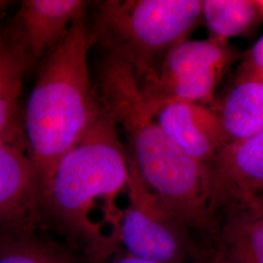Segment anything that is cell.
<instances>
[{
	"label": "cell",
	"instance_id": "cell-1",
	"mask_svg": "<svg viewBox=\"0 0 263 263\" xmlns=\"http://www.w3.org/2000/svg\"><path fill=\"white\" fill-rule=\"evenodd\" d=\"M101 104L121 129L129 161L170 213L205 238L218 233L208 166L179 149L162 129L133 69L106 53L95 84Z\"/></svg>",
	"mask_w": 263,
	"mask_h": 263
},
{
	"label": "cell",
	"instance_id": "cell-20",
	"mask_svg": "<svg viewBox=\"0 0 263 263\" xmlns=\"http://www.w3.org/2000/svg\"><path fill=\"white\" fill-rule=\"evenodd\" d=\"M9 5V2L4 1V0H0V15L4 12V10L6 9V7Z\"/></svg>",
	"mask_w": 263,
	"mask_h": 263
},
{
	"label": "cell",
	"instance_id": "cell-16",
	"mask_svg": "<svg viewBox=\"0 0 263 263\" xmlns=\"http://www.w3.org/2000/svg\"><path fill=\"white\" fill-rule=\"evenodd\" d=\"M235 80L263 83V35L241 57Z\"/></svg>",
	"mask_w": 263,
	"mask_h": 263
},
{
	"label": "cell",
	"instance_id": "cell-12",
	"mask_svg": "<svg viewBox=\"0 0 263 263\" xmlns=\"http://www.w3.org/2000/svg\"><path fill=\"white\" fill-rule=\"evenodd\" d=\"M0 263H78L66 249L39 238L32 223L0 224Z\"/></svg>",
	"mask_w": 263,
	"mask_h": 263
},
{
	"label": "cell",
	"instance_id": "cell-6",
	"mask_svg": "<svg viewBox=\"0 0 263 263\" xmlns=\"http://www.w3.org/2000/svg\"><path fill=\"white\" fill-rule=\"evenodd\" d=\"M214 213L247 207L263 191V131L221 148L208 165Z\"/></svg>",
	"mask_w": 263,
	"mask_h": 263
},
{
	"label": "cell",
	"instance_id": "cell-10",
	"mask_svg": "<svg viewBox=\"0 0 263 263\" xmlns=\"http://www.w3.org/2000/svg\"><path fill=\"white\" fill-rule=\"evenodd\" d=\"M242 55L229 42L212 38L186 39L170 51L162 61L155 77L141 86L167 84L179 77L216 67L229 68Z\"/></svg>",
	"mask_w": 263,
	"mask_h": 263
},
{
	"label": "cell",
	"instance_id": "cell-9",
	"mask_svg": "<svg viewBox=\"0 0 263 263\" xmlns=\"http://www.w3.org/2000/svg\"><path fill=\"white\" fill-rule=\"evenodd\" d=\"M156 119L179 149L201 164L208 166L223 147L219 116L202 104H165Z\"/></svg>",
	"mask_w": 263,
	"mask_h": 263
},
{
	"label": "cell",
	"instance_id": "cell-21",
	"mask_svg": "<svg viewBox=\"0 0 263 263\" xmlns=\"http://www.w3.org/2000/svg\"><path fill=\"white\" fill-rule=\"evenodd\" d=\"M5 47V45H4V43L2 42V40H1V38H0V53H1V51L4 49Z\"/></svg>",
	"mask_w": 263,
	"mask_h": 263
},
{
	"label": "cell",
	"instance_id": "cell-3",
	"mask_svg": "<svg viewBox=\"0 0 263 263\" xmlns=\"http://www.w3.org/2000/svg\"><path fill=\"white\" fill-rule=\"evenodd\" d=\"M92 44L85 14L45 58L28 98L23 130L41 207L45 205L58 164L103 112L89 71Z\"/></svg>",
	"mask_w": 263,
	"mask_h": 263
},
{
	"label": "cell",
	"instance_id": "cell-4",
	"mask_svg": "<svg viewBox=\"0 0 263 263\" xmlns=\"http://www.w3.org/2000/svg\"><path fill=\"white\" fill-rule=\"evenodd\" d=\"M202 21V0H105L90 28L94 43L120 58L144 85Z\"/></svg>",
	"mask_w": 263,
	"mask_h": 263
},
{
	"label": "cell",
	"instance_id": "cell-17",
	"mask_svg": "<svg viewBox=\"0 0 263 263\" xmlns=\"http://www.w3.org/2000/svg\"><path fill=\"white\" fill-rule=\"evenodd\" d=\"M193 260L194 263H239L226 252L217 236L203 239L202 245L197 246Z\"/></svg>",
	"mask_w": 263,
	"mask_h": 263
},
{
	"label": "cell",
	"instance_id": "cell-19",
	"mask_svg": "<svg viewBox=\"0 0 263 263\" xmlns=\"http://www.w3.org/2000/svg\"><path fill=\"white\" fill-rule=\"evenodd\" d=\"M247 207L254 210L256 214H258L263 218V191L254 198V200L250 203V205H248Z\"/></svg>",
	"mask_w": 263,
	"mask_h": 263
},
{
	"label": "cell",
	"instance_id": "cell-13",
	"mask_svg": "<svg viewBox=\"0 0 263 263\" xmlns=\"http://www.w3.org/2000/svg\"><path fill=\"white\" fill-rule=\"evenodd\" d=\"M217 239L239 263H263V218L249 207L224 212Z\"/></svg>",
	"mask_w": 263,
	"mask_h": 263
},
{
	"label": "cell",
	"instance_id": "cell-15",
	"mask_svg": "<svg viewBox=\"0 0 263 263\" xmlns=\"http://www.w3.org/2000/svg\"><path fill=\"white\" fill-rule=\"evenodd\" d=\"M28 65L12 46H5L0 53V133L18 122L17 109Z\"/></svg>",
	"mask_w": 263,
	"mask_h": 263
},
{
	"label": "cell",
	"instance_id": "cell-18",
	"mask_svg": "<svg viewBox=\"0 0 263 263\" xmlns=\"http://www.w3.org/2000/svg\"><path fill=\"white\" fill-rule=\"evenodd\" d=\"M101 263H162L154 260H149V259H144V258H140L137 256H134L132 254L127 253L125 250H119L113 254L109 258L104 260Z\"/></svg>",
	"mask_w": 263,
	"mask_h": 263
},
{
	"label": "cell",
	"instance_id": "cell-11",
	"mask_svg": "<svg viewBox=\"0 0 263 263\" xmlns=\"http://www.w3.org/2000/svg\"><path fill=\"white\" fill-rule=\"evenodd\" d=\"M223 146L245 141L263 131V83L235 80L216 111Z\"/></svg>",
	"mask_w": 263,
	"mask_h": 263
},
{
	"label": "cell",
	"instance_id": "cell-14",
	"mask_svg": "<svg viewBox=\"0 0 263 263\" xmlns=\"http://www.w3.org/2000/svg\"><path fill=\"white\" fill-rule=\"evenodd\" d=\"M202 19L209 38L229 42L246 34L263 17L255 0H202Z\"/></svg>",
	"mask_w": 263,
	"mask_h": 263
},
{
	"label": "cell",
	"instance_id": "cell-2",
	"mask_svg": "<svg viewBox=\"0 0 263 263\" xmlns=\"http://www.w3.org/2000/svg\"><path fill=\"white\" fill-rule=\"evenodd\" d=\"M130 164L125 144L112 117L103 108L94 124L57 166L44 208L95 263L109 258L120 242L122 210L116 198L127 191Z\"/></svg>",
	"mask_w": 263,
	"mask_h": 263
},
{
	"label": "cell",
	"instance_id": "cell-5",
	"mask_svg": "<svg viewBox=\"0 0 263 263\" xmlns=\"http://www.w3.org/2000/svg\"><path fill=\"white\" fill-rule=\"evenodd\" d=\"M130 164L128 206L119 221V242L129 254L162 263H185L197 245L190 230L164 207Z\"/></svg>",
	"mask_w": 263,
	"mask_h": 263
},
{
	"label": "cell",
	"instance_id": "cell-7",
	"mask_svg": "<svg viewBox=\"0 0 263 263\" xmlns=\"http://www.w3.org/2000/svg\"><path fill=\"white\" fill-rule=\"evenodd\" d=\"M41 207L23 127L0 133V224L32 223Z\"/></svg>",
	"mask_w": 263,
	"mask_h": 263
},
{
	"label": "cell",
	"instance_id": "cell-8",
	"mask_svg": "<svg viewBox=\"0 0 263 263\" xmlns=\"http://www.w3.org/2000/svg\"><path fill=\"white\" fill-rule=\"evenodd\" d=\"M87 1L24 0L13 21L12 47L29 64L45 59L66 37L76 20L86 14Z\"/></svg>",
	"mask_w": 263,
	"mask_h": 263
}]
</instances>
